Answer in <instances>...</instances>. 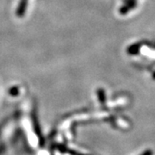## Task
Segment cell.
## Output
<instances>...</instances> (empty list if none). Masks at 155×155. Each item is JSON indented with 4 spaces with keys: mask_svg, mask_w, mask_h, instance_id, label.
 Listing matches in <instances>:
<instances>
[{
    "mask_svg": "<svg viewBox=\"0 0 155 155\" xmlns=\"http://www.w3.org/2000/svg\"><path fill=\"white\" fill-rule=\"evenodd\" d=\"M141 155H153V152L151 150H147L145 151V153H143Z\"/></svg>",
    "mask_w": 155,
    "mask_h": 155,
    "instance_id": "5",
    "label": "cell"
},
{
    "mask_svg": "<svg viewBox=\"0 0 155 155\" xmlns=\"http://www.w3.org/2000/svg\"><path fill=\"white\" fill-rule=\"evenodd\" d=\"M27 5H28V0H20L19 5L17 10V17H22L24 16L26 9H27Z\"/></svg>",
    "mask_w": 155,
    "mask_h": 155,
    "instance_id": "2",
    "label": "cell"
},
{
    "mask_svg": "<svg viewBox=\"0 0 155 155\" xmlns=\"http://www.w3.org/2000/svg\"><path fill=\"white\" fill-rule=\"evenodd\" d=\"M97 95H98V98H99V101L102 103V104H104V101H105V97H104V91L102 90V89H99L98 90V91H97Z\"/></svg>",
    "mask_w": 155,
    "mask_h": 155,
    "instance_id": "3",
    "label": "cell"
},
{
    "mask_svg": "<svg viewBox=\"0 0 155 155\" xmlns=\"http://www.w3.org/2000/svg\"><path fill=\"white\" fill-rule=\"evenodd\" d=\"M32 122H33V126L34 129H35V132L36 134V135L38 136L39 140H40V144L42 147L43 146V137H42V134H41V127L39 125V121L37 115H36V111L35 110H34L33 113H32Z\"/></svg>",
    "mask_w": 155,
    "mask_h": 155,
    "instance_id": "1",
    "label": "cell"
},
{
    "mask_svg": "<svg viewBox=\"0 0 155 155\" xmlns=\"http://www.w3.org/2000/svg\"><path fill=\"white\" fill-rule=\"evenodd\" d=\"M9 93L12 97H17V95L19 94V89H18V87H16V86L15 87H12V88L10 89Z\"/></svg>",
    "mask_w": 155,
    "mask_h": 155,
    "instance_id": "4",
    "label": "cell"
}]
</instances>
